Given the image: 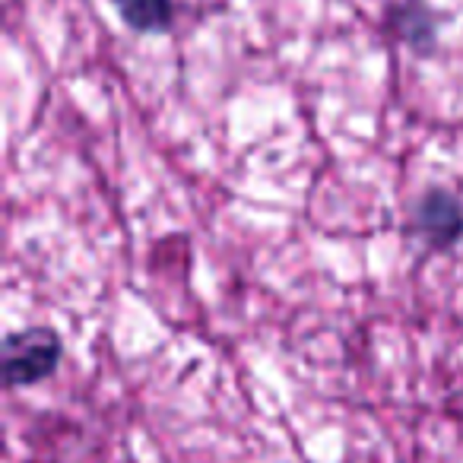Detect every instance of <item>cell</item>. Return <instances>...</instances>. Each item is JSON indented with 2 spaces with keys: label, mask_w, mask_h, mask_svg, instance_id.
Segmentation results:
<instances>
[{
  "label": "cell",
  "mask_w": 463,
  "mask_h": 463,
  "mask_svg": "<svg viewBox=\"0 0 463 463\" xmlns=\"http://www.w3.org/2000/svg\"><path fill=\"white\" fill-rule=\"evenodd\" d=\"M64 355L58 330L26 327L4 340V381L7 387H33L52 378Z\"/></svg>",
  "instance_id": "1"
},
{
  "label": "cell",
  "mask_w": 463,
  "mask_h": 463,
  "mask_svg": "<svg viewBox=\"0 0 463 463\" xmlns=\"http://www.w3.org/2000/svg\"><path fill=\"white\" fill-rule=\"evenodd\" d=\"M412 229L416 235L435 251L457 245L463 239V206L444 187H431L419 197L416 213H412Z\"/></svg>",
  "instance_id": "2"
},
{
  "label": "cell",
  "mask_w": 463,
  "mask_h": 463,
  "mask_svg": "<svg viewBox=\"0 0 463 463\" xmlns=\"http://www.w3.org/2000/svg\"><path fill=\"white\" fill-rule=\"evenodd\" d=\"M121 20L134 33H165L172 26L175 4L172 0H111Z\"/></svg>",
  "instance_id": "3"
}]
</instances>
